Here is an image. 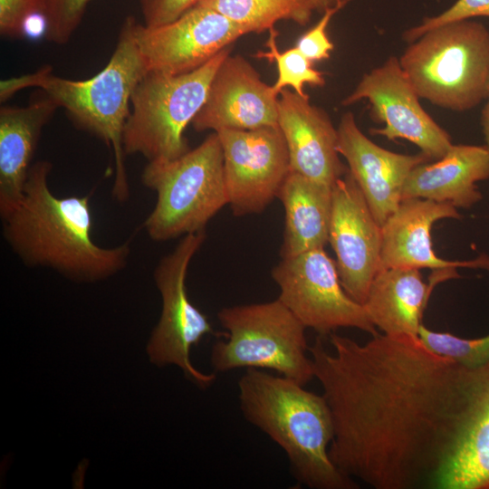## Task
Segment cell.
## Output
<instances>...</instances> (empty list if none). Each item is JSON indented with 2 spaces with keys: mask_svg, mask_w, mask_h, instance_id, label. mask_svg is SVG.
<instances>
[{
  "mask_svg": "<svg viewBox=\"0 0 489 489\" xmlns=\"http://www.w3.org/2000/svg\"><path fill=\"white\" fill-rule=\"evenodd\" d=\"M309 347L332 417L329 455L345 475L374 489H435L463 408L465 368L419 337L376 334L367 342L334 332Z\"/></svg>",
  "mask_w": 489,
  "mask_h": 489,
  "instance_id": "1",
  "label": "cell"
},
{
  "mask_svg": "<svg viewBox=\"0 0 489 489\" xmlns=\"http://www.w3.org/2000/svg\"><path fill=\"white\" fill-rule=\"evenodd\" d=\"M52 168L46 160L31 166L20 201L1 216L5 241L27 267L49 268L77 283L113 276L127 266L129 242L97 244L91 196L56 197L49 187Z\"/></svg>",
  "mask_w": 489,
  "mask_h": 489,
  "instance_id": "2",
  "label": "cell"
},
{
  "mask_svg": "<svg viewBox=\"0 0 489 489\" xmlns=\"http://www.w3.org/2000/svg\"><path fill=\"white\" fill-rule=\"evenodd\" d=\"M237 387L243 416L283 450L299 484L311 489L360 487L329 455L334 427L322 394L258 369H246Z\"/></svg>",
  "mask_w": 489,
  "mask_h": 489,
  "instance_id": "3",
  "label": "cell"
},
{
  "mask_svg": "<svg viewBox=\"0 0 489 489\" xmlns=\"http://www.w3.org/2000/svg\"><path fill=\"white\" fill-rule=\"evenodd\" d=\"M136 23L133 16L125 18L109 62L96 75L74 81L53 75L51 66L38 85L59 108L65 110L77 129L96 136L112 149V196L119 202H126L129 197L123 134L130 99L148 73L135 39Z\"/></svg>",
  "mask_w": 489,
  "mask_h": 489,
  "instance_id": "4",
  "label": "cell"
},
{
  "mask_svg": "<svg viewBox=\"0 0 489 489\" xmlns=\"http://www.w3.org/2000/svg\"><path fill=\"white\" fill-rule=\"evenodd\" d=\"M417 95L463 112L489 95V30L470 19L433 28L398 58Z\"/></svg>",
  "mask_w": 489,
  "mask_h": 489,
  "instance_id": "5",
  "label": "cell"
},
{
  "mask_svg": "<svg viewBox=\"0 0 489 489\" xmlns=\"http://www.w3.org/2000/svg\"><path fill=\"white\" fill-rule=\"evenodd\" d=\"M141 182L157 195L144 221L150 239L163 242L206 230V224L228 205L218 134L211 133L177 158L149 161Z\"/></svg>",
  "mask_w": 489,
  "mask_h": 489,
  "instance_id": "6",
  "label": "cell"
},
{
  "mask_svg": "<svg viewBox=\"0 0 489 489\" xmlns=\"http://www.w3.org/2000/svg\"><path fill=\"white\" fill-rule=\"evenodd\" d=\"M217 319L226 340L212 347L216 372L270 369L302 386L314 378L306 327L280 300L224 307Z\"/></svg>",
  "mask_w": 489,
  "mask_h": 489,
  "instance_id": "7",
  "label": "cell"
},
{
  "mask_svg": "<svg viewBox=\"0 0 489 489\" xmlns=\"http://www.w3.org/2000/svg\"><path fill=\"white\" fill-rule=\"evenodd\" d=\"M231 46L198 69L180 75L148 72L130 99L123 146L149 161L177 158L190 149L184 131L204 105L212 79Z\"/></svg>",
  "mask_w": 489,
  "mask_h": 489,
  "instance_id": "8",
  "label": "cell"
},
{
  "mask_svg": "<svg viewBox=\"0 0 489 489\" xmlns=\"http://www.w3.org/2000/svg\"><path fill=\"white\" fill-rule=\"evenodd\" d=\"M206 238V230L182 236L156 266L153 275L162 309L147 347L152 363L176 365L201 388L211 385L216 374L197 369L189 358L190 350L206 335L214 334V330L208 318L190 302L186 280L190 262Z\"/></svg>",
  "mask_w": 489,
  "mask_h": 489,
  "instance_id": "9",
  "label": "cell"
},
{
  "mask_svg": "<svg viewBox=\"0 0 489 489\" xmlns=\"http://www.w3.org/2000/svg\"><path fill=\"white\" fill-rule=\"evenodd\" d=\"M272 278L280 300L307 328L329 336L339 328H355L378 334L362 304L343 289L336 263L324 248L282 258Z\"/></svg>",
  "mask_w": 489,
  "mask_h": 489,
  "instance_id": "10",
  "label": "cell"
},
{
  "mask_svg": "<svg viewBox=\"0 0 489 489\" xmlns=\"http://www.w3.org/2000/svg\"><path fill=\"white\" fill-rule=\"evenodd\" d=\"M228 205L235 216L262 213L290 172L289 152L279 126L221 129Z\"/></svg>",
  "mask_w": 489,
  "mask_h": 489,
  "instance_id": "11",
  "label": "cell"
},
{
  "mask_svg": "<svg viewBox=\"0 0 489 489\" xmlns=\"http://www.w3.org/2000/svg\"><path fill=\"white\" fill-rule=\"evenodd\" d=\"M419 99L399 59L390 56L364 74L341 103L349 106L361 100L369 101L373 120L384 123L383 128L372 129V134L389 140L407 139L431 160H437L453 146L452 139L423 109Z\"/></svg>",
  "mask_w": 489,
  "mask_h": 489,
  "instance_id": "12",
  "label": "cell"
},
{
  "mask_svg": "<svg viewBox=\"0 0 489 489\" xmlns=\"http://www.w3.org/2000/svg\"><path fill=\"white\" fill-rule=\"evenodd\" d=\"M134 34L148 72L180 75L198 69L248 32L214 10L195 6L158 26L137 22Z\"/></svg>",
  "mask_w": 489,
  "mask_h": 489,
  "instance_id": "13",
  "label": "cell"
},
{
  "mask_svg": "<svg viewBox=\"0 0 489 489\" xmlns=\"http://www.w3.org/2000/svg\"><path fill=\"white\" fill-rule=\"evenodd\" d=\"M329 243L343 289L363 304L379 268L382 231L349 171L332 186Z\"/></svg>",
  "mask_w": 489,
  "mask_h": 489,
  "instance_id": "14",
  "label": "cell"
},
{
  "mask_svg": "<svg viewBox=\"0 0 489 489\" xmlns=\"http://www.w3.org/2000/svg\"><path fill=\"white\" fill-rule=\"evenodd\" d=\"M278 101L254 67L228 54L217 68L206 101L191 124L195 130L254 129L278 126Z\"/></svg>",
  "mask_w": 489,
  "mask_h": 489,
  "instance_id": "15",
  "label": "cell"
},
{
  "mask_svg": "<svg viewBox=\"0 0 489 489\" xmlns=\"http://www.w3.org/2000/svg\"><path fill=\"white\" fill-rule=\"evenodd\" d=\"M337 131L338 151L382 226L401 202L410 171L433 160L423 152L406 155L378 146L360 129L350 111L342 115Z\"/></svg>",
  "mask_w": 489,
  "mask_h": 489,
  "instance_id": "16",
  "label": "cell"
},
{
  "mask_svg": "<svg viewBox=\"0 0 489 489\" xmlns=\"http://www.w3.org/2000/svg\"><path fill=\"white\" fill-rule=\"evenodd\" d=\"M460 217L457 208L447 203L426 198L402 199L381 226L379 271L388 268H429L433 271L473 268L489 271V255L484 254L466 261H447L436 254L430 235L433 225L441 219Z\"/></svg>",
  "mask_w": 489,
  "mask_h": 489,
  "instance_id": "17",
  "label": "cell"
},
{
  "mask_svg": "<svg viewBox=\"0 0 489 489\" xmlns=\"http://www.w3.org/2000/svg\"><path fill=\"white\" fill-rule=\"evenodd\" d=\"M278 126L287 144L291 171L331 187L349 171L337 149V128L309 96L283 89L278 101Z\"/></svg>",
  "mask_w": 489,
  "mask_h": 489,
  "instance_id": "18",
  "label": "cell"
},
{
  "mask_svg": "<svg viewBox=\"0 0 489 489\" xmlns=\"http://www.w3.org/2000/svg\"><path fill=\"white\" fill-rule=\"evenodd\" d=\"M463 408L435 489H489V362L465 368Z\"/></svg>",
  "mask_w": 489,
  "mask_h": 489,
  "instance_id": "19",
  "label": "cell"
},
{
  "mask_svg": "<svg viewBox=\"0 0 489 489\" xmlns=\"http://www.w3.org/2000/svg\"><path fill=\"white\" fill-rule=\"evenodd\" d=\"M58 108L43 91L24 107H1L0 216L20 201L42 131Z\"/></svg>",
  "mask_w": 489,
  "mask_h": 489,
  "instance_id": "20",
  "label": "cell"
},
{
  "mask_svg": "<svg viewBox=\"0 0 489 489\" xmlns=\"http://www.w3.org/2000/svg\"><path fill=\"white\" fill-rule=\"evenodd\" d=\"M489 178L485 146L454 145L440 159L415 167L408 174L402 199L426 198L470 208L482 199L476 183Z\"/></svg>",
  "mask_w": 489,
  "mask_h": 489,
  "instance_id": "21",
  "label": "cell"
},
{
  "mask_svg": "<svg viewBox=\"0 0 489 489\" xmlns=\"http://www.w3.org/2000/svg\"><path fill=\"white\" fill-rule=\"evenodd\" d=\"M448 279L446 272L433 271L427 283L419 269H382L375 275L362 305L370 321L384 334L418 337L434 287Z\"/></svg>",
  "mask_w": 489,
  "mask_h": 489,
  "instance_id": "22",
  "label": "cell"
},
{
  "mask_svg": "<svg viewBox=\"0 0 489 489\" xmlns=\"http://www.w3.org/2000/svg\"><path fill=\"white\" fill-rule=\"evenodd\" d=\"M277 198L284 207L281 258L324 248L329 242L332 187L290 170Z\"/></svg>",
  "mask_w": 489,
  "mask_h": 489,
  "instance_id": "23",
  "label": "cell"
},
{
  "mask_svg": "<svg viewBox=\"0 0 489 489\" xmlns=\"http://www.w3.org/2000/svg\"><path fill=\"white\" fill-rule=\"evenodd\" d=\"M196 6L214 10L248 34H261L281 20L306 25L312 11L305 0H200Z\"/></svg>",
  "mask_w": 489,
  "mask_h": 489,
  "instance_id": "24",
  "label": "cell"
},
{
  "mask_svg": "<svg viewBox=\"0 0 489 489\" xmlns=\"http://www.w3.org/2000/svg\"><path fill=\"white\" fill-rule=\"evenodd\" d=\"M278 31L273 27L269 30V37L265 45L268 52L258 51L254 57L274 62L277 68V80L273 85L274 91L280 92L286 87H291L301 96H308L304 92V85L321 87L325 84L323 73L312 66L310 61L297 47L279 52L276 38Z\"/></svg>",
  "mask_w": 489,
  "mask_h": 489,
  "instance_id": "25",
  "label": "cell"
},
{
  "mask_svg": "<svg viewBox=\"0 0 489 489\" xmlns=\"http://www.w3.org/2000/svg\"><path fill=\"white\" fill-rule=\"evenodd\" d=\"M418 337L429 350L464 368L473 369L489 362V334L465 339L450 332L432 331L422 324Z\"/></svg>",
  "mask_w": 489,
  "mask_h": 489,
  "instance_id": "26",
  "label": "cell"
},
{
  "mask_svg": "<svg viewBox=\"0 0 489 489\" xmlns=\"http://www.w3.org/2000/svg\"><path fill=\"white\" fill-rule=\"evenodd\" d=\"M92 0H47L44 13L45 38L58 44L68 43L80 25Z\"/></svg>",
  "mask_w": 489,
  "mask_h": 489,
  "instance_id": "27",
  "label": "cell"
},
{
  "mask_svg": "<svg viewBox=\"0 0 489 489\" xmlns=\"http://www.w3.org/2000/svg\"><path fill=\"white\" fill-rule=\"evenodd\" d=\"M47 0H0V33L6 37H22L34 17L44 19ZM45 22V21H44Z\"/></svg>",
  "mask_w": 489,
  "mask_h": 489,
  "instance_id": "28",
  "label": "cell"
},
{
  "mask_svg": "<svg viewBox=\"0 0 489 489\" xmlns=\"http://www.w3.org/2000/svg\"><path fill=\"white\" fill-rule=\"evenodd\" d=\"M481 16L489 17V0H456L441 14L426 17L420 24L405 31L403 40L410 43L437 26Z\"/></svg>",
  "mask_w": 489,
  "mask_h": 489,
  "instance_id": "29",
  "label": "cell"
},
{
  "mask_svg": "<svg viewBox=\"0 0 489 489\" xmlns=\"http://www.w3.org/2000/svg\"><path fill=\"white\" fill-rule=\"evenodd\" d=\"M337 12V10L331 9L323 13L320 21L302 35L296 43L295 47L312 62L330 58V53L333 50L334 45L327 35V27Z\"/></svg>",
  "mask_w": 489,
  "mask_h": 489,
  "instance_id": "30",
  "label": "cell"
},
{
  "mask_svg": "<svg viewBox=\"0 0 489 489\" xmlns=\"http://www.w3.org/2000/svg\"><path fill=\"white\" fill-rule=\"evenodd\" d=\"M200 0H139L146 26L173 22L195 7Z\"/></svg>",
  "mask_w": 489,
  "mask_h": 489,
  "instance_id": "31",
  "label": "cell"
},
{
  "mask_svg": "<svg viewBox=\"0 0 489 489\" xmlns=\"http://www.w3.org/2000/svg\"><path fill=\"white\" fill-rule=\"evenodd\" d=\"M50 65H44L38 69L37 71L21 75L18 77H12L1 81L0 82V101L1 102L6 101L17 91L29 88V87H38L39 82L44 73L50 68Z\"/></svg>",
  "mask_w": 489,
  "mask_h": 489,
  "instance_id": "32",
  "label": "cell"
},
{
  "mask_svg": "<svg viewBox=\"0 0 489 489\" xmlns=\"http://www.w3.org/2000/svg\"><path fill=\"white\" fill-rule=\"evenodd\" d=\"M351 0H305L312 12L323 14L328 10H340Z\"/></svg>",
  "mask_w": 489,
  "mask_h": 489,
  "instance_id": "33",
  "label": "cell"
},
{
  "mask_svg": "<svg viewBox=\"0 0 489 489\" xmlns=\"http://www.w3.org/2000/svg\"><path fill=\"white\" fill-rule=\"evenodd\" d=\"M481 113V125L485 140V147L489 150V95Z\"/></svg>",
  "mask_w": 489,
  "mask_h": 489,
  "instance_id": "34",
  "label": "cell"
}]
</instances>
